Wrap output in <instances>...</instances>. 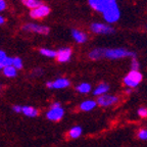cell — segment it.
<instances>
[{"mask_svg":"<svg viewBox=\"0 0 147 147\" xmlns=\"http://www.w3.org/2000/svg\"><path fill=\"white\" fill-rule=\"evenodd\" d=\"M64 115V109L61 107L60 103L55 102L50 106L48 111L46 113V117L51 122H59Z\"/></svg>","mask_w":147,"mask_h":147,"instance_id":"cell-1","label":"cell"},{"mask_svg":"<svg viewBox=\"0 0 147 147\" xmlns=\"http://www.w3.org/2000/svg\"><path fill=\"white\" fill-rule=\"evenodd\" d=\"M127 56H132V57H135V53L130 52L128 50H125V49H105L104 50V57L111 58V59H117V58H123L127 57Z\"/></svg>","mask_w":147,"mask_h":147,"instance_id":"cell-2","label":"cell"},{"mask_svg":"<svg viewBox=\"0 0 147 147\" xmlns=\"http://www.w3.org/2000/svg\"><path fill=\"white\" fill-rule=\"evenodd\" d=\"M142 80V75L139 71H131L128 74V76L124 78V83L127 86L131 88H135L139 85V83Z\"/></svg>","mask_w":147,"mask_h":147,"instance_id":"cell-3","label":"cell"},{"mask_svg":"<svg viewBox=\"0 0 147 147\" xmlns=\"http://www.w3.org/2000/svg\"><path fill=\"white\" fill-rule=\"evenodd\" d=\"M104 20L108 23H115L119 18V9L117 3L111 4L105 11L103 12Z\"/></svg>","mask_w":147,"mask_h":147,"instance_id":"cell-4","label":"cell"},{"mask_svg":"<svg viewBox=\"0 0 147 147\" xmlns=\"http://www.w3.org/2000/svg\"><path fill=\"white\" fill-rule=\"evenodd\" d=\"M113 3H115V0H89L90 6L96 11L102 12V13Z\"/></svg>","mask_w":147,"mask_h":147,"instance_id":"cell-5","label":"cell"},{"mask_svg":"<svg viewBox=\"0 0 147 147\" xmlns=\"http://www.w3.org/2000/svg\"><path fill=\"white\" fill-rule=\"evenodd\" d=\"M23 30L27 31V32H33L37 33V34H42L46 35L49 33V28L46 26H39L36 24H27L23 27Z\"/></svg>","mask_w":147,"mask_h":147,"instance_id":"cell-6","label":"cell"},{"mask_svg":"<svg viewBox=\"0 0 147 147\" xmlns=\"http://www.w3.org/2000/svg\"><path fill=\"white\" fill-rule=\"evenodd\" d=\"M50 12V8L47 5H40L37 8L32 9L30 11V16L32 18H43L47 16Z\"/></svg>","mask_w":147,"mask_h":147,"instance_id":"cell-7","label":"cell"},{"mask_svg":"<svg viewBox=\"0 0 147 147\" xmlns=\"http://www.w3.org/2000/svg\"><path fill=\"white\" fill-rule=\"evenodd\" d=\"M69 81L67 79L64 78H59L56 79L55 81L51 82V81H48L46 83V87L48 89H63V88H67L69 86Z\"/></svg>","mask_w":147,"mask_h":147,"instance_id":"cell-8","label":"cell"},{"mask_svg":"<svg viewBox=\"0 0 147 147\" xmlns=\"http://www.w3.org/2000/svg\"><path fill=\"white\" fill-rule=\"evenodd\" d=\"M117 101H119L117 97L113 96V95H101L100 97H98L96 103L97 105L100 106H109L117 103Z\"/></svg>","mask_w":147,"mask_h":147,"instance_id":"cell-9","label":"cell"},{"mask_svg":"<svg viewBox=\"0 0 147 147\" xmlns=\"http://www.w3.org/2000/svg\"><path fill=\"white\" fill-rule=\"evenodd\" d=\"M91 30L96 34H110L113 32V29L110 26L103 25V24L94 23L91 25Z\"/></svg>","mask_w":147,"mask_h":147,"instance_id":"cell-10","label":"cell"},{"mask_svg":"<svg viewBox=\"0 0 147 147\" xmlns=\"http://www.w3.org/2000/svg\"><path fill=\"white\" fill-rule=\"evenodd\" d=\"M71 49L69 47H64V48H60L59 50L56 52V59L58 62H67L71 59Z\"/></svg>","mask_w":147,"mask_h":147,"instance_id":"cell-11","label":"cell"},{"mask_svg":"<svg viewBox=\"0 0 147 147\" xmlns=\"http://www.w3.org/2000/svg\"><path fill=\"white\" fill-rule=\"evenodd\" d=\"M23 115H25L28 117H35L38 115V110L35 107L30 105H24L22 106V113Z\"/></svg>","mask_w":147,"mask_h":147,"instance_id":"cell-12","label":"cell"},{"mask_svg":"<svg viewBox=\"0 0 147 147\" xmlns=\"http://www.w3.org/2000/svg\"><path fill=\"white\" fill-rule=\"evenodd\" d=\"M11 63L12 57L7 56L4 51L0 50V69H2L3 67H7V65H11Z\"/></svg>","mask_w":147,"mask_h":147,"instance_id":"cell-13","label":"cell"},{"mask_svg":"<svg viewBox=\"0 0 147 147\" xmlns=\"http://www.w3.org/2000/svg\"><path fill=\"white\" fill-rule=\"evenodd\" d=\"M97 106L96 101L94 100H86L83 101L80 105V109L82 111H90V110L94 109L95 107Z\"/></svg>","mask_w":147,"mask_h":147,"instance_id":"cell-14","label":"cell"},{"mask_svg":"<svg viewBox=\"0 0 147 147\" xmlns=\"http://www.w3.org/2000/svg\"><path fill=\"white\" fill-rule=\"evenodd\" d=\"M71 35H73L74 39L76 40L78 43H84L87 40V35L85 33L81 32V31L73 30L71 31Z\"/></svg>","mask_w":147,"mask_h":147,"instance_id":"cell-15","label":"cell"},{"mask_svg":"<svg viewBox=\"0 0 147 147\" xmlns=\"http://www.w3.org/2000/svg\"><path fill=\"white\" fill-rule=\"evenodd\" d=\"M104 50H105V49H102V48L94 49V50L89 53V57L94 60L100 59V58L104 57Z\"/></svg>","mask_w":147,"mask_h":147,"instance_id":"cell-16","label":"cell"},{"mask_svg":"<svg viewBox=\"0 0 147 147\" xmlns=\"http://www.w3.org/2000/svg\"><path fill=\"white\" fill-rule=\"evenodd\" d=\"M2 73L5 77H7V78H14V77L18 75V71H16L12 65H7V67H3Z\"/></svg>","mask_w":147,"mask_h":147,"instance_id":"cell-17","label":"cell"},{"mask_svg":"<svg viewBox=\"0 0 147 147\" xmlns=\"http://www.w3.org/2000/svg\"><path fill=\"white\" fill-rule=\"evenodd\" d=\"M109 90V86L107 84H100L96 87V89L94 90L93 94L96 95V96H101V95H104L106 92Z\"/></svg>","mask_w":147,"mask_h":147,"instance_id":"cell-18","label":"cell"},{"mask_svg":"<svg viewBox=\"0 0 147 147\" xmlns=\"http://www.w3.org/2000/svg\"><path fill=\"white\" fill-rule=\"evenodd\" d=\"M82 132H83V130L81 127H79V126L73 127L69 132V137L71 138V139H77V138H79L82 135Z\"/></svg>","mask_w":147,"mask_h":147,"instance_id":"cell-19","label":"cell"},{"mask_svg":"<svg viewBox=\"0 0 147 147\" xmlns=\"http://www.w3.org/2000/svg\"><path fill=\"white\" fill-rule=\"evenodd\" d=\"M23 3L27 7H29L31 10L34 9V8H37L38 6H40V5L43 4L40 0H23Z\"/></svg>","mask_w":147,"mask_h":147,"instance_id":"cell-20","label":"cell"},{"mask_svg":"<svg viewBox=\"0 0 147 147\" xmlns=\"http://www.w3.org/2000/svg\"><path fill=\"white\" fill-rule=\"evenodd\" d=\"M76 89H77V91L82 93V94H87V93H89V92L91 91V86H90V84H88V83H82V84L77 86Z\"/></svg>","mask_w":147,"mask_h":147,"instance_id":"cell-21","label":"cell"},{"mask_svg":"<svg viewBox=\"0 0 147 147\" xmlns=\"http://www.w3.org/2000/svg\"><path fill=\"white\" fill-rule=\"evenodd\" d=\"M40 53H41L43 56H46V57H49V58L56 57V51L51 50V49L41 48V49H40Z\"/></svg>","mask_w":147,"mask_h":147,"instance_id":"cell-22","label":"cell"},{"mask_svg":"<svg viewBox=\"0 0 147 147\" xmlns=\"http://www.w3.org/2000/svg\"><path fill=\"white\" fill-rule=\"evenodd\" d=\"M11 65L14 69L18 71V69H21L23 67V60L20 57H12V63Z\"/></svg>","mask_w":147,"mask_h":147,"instance_id":"cell-23","label":"cell"},{"mask_svg":"<svg viewBox=\"0 0 147 147\" xmlns=\"http://www.w3.org/2000/svg\"><path fill=\"white\" fill-rule=\"evenodd\" d=\"M138 138L141 140H147V130H140L138 132Z\"/></svg>","mask_w":147,"mask_h":147,"instance_id":"cell-24","label":"cell"},{"mask_svg":"<svg viewBox=\"0 0 147 147\" xmlns=\"http://www.w3.org/2000/svg\"><path fill=\"white\" fill-rule=\"evenodd\" d=\"M32 75L34 77H40L43 75V69H35L34 71H33Z\"/></svg>","mask_w":147,"mask_h":147,"instance_id":"cell-25","label":"cell"},{"mask_svg":"<svg viewBox=\"0 0 147 147\" xmlns=\"http://www.w3.org/2000/svg\"><path fill=\"white\" fill-rule=\"evenodd\" d=\"M138 115H140L141 117H147V109H146V108H144V107L139 108V109H138Z\"/></svg>","mask_w":147,"mask_h":147,"instance_id":"cell-26","label":"cell"},{"mask_svg":"<svg viewBox=\"0 0 147 147\" xmlns=\"http://www.w3.org/2000/svg\"><path fill=\"white\" fill-rule=\"evenodd\" d=\"M132 71H139V62L136 59L132 60Z\"/></svg>","mask_w":147,"mask_h":147,"instance_id":"cell-27","label":"cell"},{"mask_svg":"<svg viewBox=\"0 0 147 147\" xmlns=\"http://www.w3.org/2000/svg\"><path fill=\"white\" fill-rule=\"evenodd\" d=\"M12 110L16 113H22V105H13L12 106Z\"/></svg>","mask_w":147,"mask_h":147,"instance_id":"cell-28","label":"cell"},{"mask_svg":"<svg viewBox=\"0 0 147 147\" xmlns=\"http://www.w3.org/2000/svg\"><path fill=\"white\" fill-rule=\"evenodd\" d=\"M6 8V2L4 0H0V11H2Z\"/></svg>","mask_w":147,"mask_h":147,"instance_id":"cell-29","label":"cell"},{"mask_svg":"<svg viewBox=\"0 0 147 147\" xmlns=\"http://www.w3.org/2000/svg\"><path fill=\"white\" fill-rule=\"evenodd\" d=\"M4 22H5L4 18H3V16H0V25H3V24H4Z\"/></svg>","mask_w":147,"mask_h":147,"instance_id":"cell-30","label":"cell"}]
</instances>
